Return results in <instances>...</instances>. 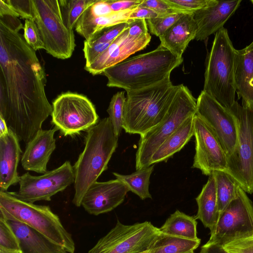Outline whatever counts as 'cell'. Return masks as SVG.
<instances>
[{"instance_id":"1","label":"cell","mask_w":253,"mask_h":253,"mask_svg":"<svg viewBox=\"0 0 253 253\" xmlns=\"http://www.w3.org/2000/svg\"><path fill=\"white\" fill-rule=\"evenodd\" d=\"M18 17H0V115L26 144L51 115L44 68L19 32Z\"/></svg>"},{"instance_id":"2","label":"cell","mask_w":253,"mask_h":253,"mask_svg":"<svg viewBox=\"0 0 253 253\" xmlns=\"http://www.w3.org/2000/svg\"><path fill=\"white\" fill-rule=\"evenodd\" d=\"M182 62V57L159 45L152 51L106 69L103 74L108 79V86L134 90L162 82Z\"/></svg>"},{"instance_id":"3","label":"cell","mask_w":253,"mask_h":253,"mask_svg":"<svg viewBox=\"0 0 253 253\" xmlns=\"http://www.w3.org/2000/svg\"><path fill=\"white\" fill-rule=\"evenodd\" d=\"M118 140L109 117L87 130L84 149L73 166L75 194L72 202L76 206H81L88 188L107 169Z\"/></svg>"},{"instance_id":"4","label":"cell","mask_w":253,"mask_h":253,"mask_svg":"<svg viewBox=\"0 0 253 253\" xmlns=\"http://www.w3.org/2000/svg\"><path fill=\"white\" fill-rule=\"evenodd\" d=\"M170 77L161 82L142 89L126 91L123 129L129 134L146 133L161 123L177 92Z\"/></svg>"},{"instance_id":"5","label":"cell","mask_w":253,"mask_h":253,"mask_svg":"<svg viewBox=\"0 0 253 253\" xmlns=\"http://www.w3.org/2000/svg\"><path fill=\"white\" fill-rule=\"evenodd\" d=\"M0 215L8 221L23 223L68 252H75L71 235L49 206L24 202L11 192L0 191Z\"/></svg>"},{"instance_id":"6","label":"cell","mask_w":253,"mask_h":253,"mask_svg":"<svg viewBox=\"0 0 253 253\" xmlns=\"http://www.w3.org/2000/svg\"><path fill=\"white\" fill-rule=\"evenodd\" d=\"M235 50L227 30L223 28L215 33L206 61L203 90L227 109L235 101Z\"/></svg>"},{"instance_id":"7","label":"cell","mask_w":253,"mask_h":253,"mask_svg":"<svg viewBox=\"0 0 253 253\" xmlns=\"http://www.w3.org/2000/svg\"><path fill=\"white\" fill-rule=\"evenodd\" d=\"M197 100L189 89L179 84L166 118L140 135L135 155V168L150 166L151 157L161 144L189 117L196 114Z\"/></svg>"},{"instance_id":"8","label":"cell","mask_w":253,"mask_h":253,"mask_svg":"<svg viewBox=\"0 0 253 253\" xmlns=\"http://www.w3.org/2000/svg\"><path fill=\"white\" fill-rule=\"evenodd\" d=\"M31 5L32 19L46 51L58 59L71 57L76 46L75 36L63 23L59 0H31Z\"/></svg>"},{"instance_id":"9","label":"cell","mask_w":253,"mask_h":253,"mask_svg":"<svg viewBox=\"0 0 253 253\" xmlns=\"http://www.w3.org/2000/svg\"><path fill=\"white\" fill-rule=\"evenodd\" d=\"M228 109L235 117L238 128L237 143L227 157L226 171L241 187L253 193V106H243L237 101Z\"/></svg>"},{"instance_id":"10","label":"cell","mask_w":253,"mask_h":253,"mask_svg":"<svg viewBox=\"0 0 253 253\" xmlns=\"http://www.w3.org/2000/svg\"><path fill=\"white\" fill-rule=\"evenodd\" d=\"M161 232L149 221L116 225L88 253H141L149 251Z\"/></svg>"},{"instance_id":"11","label":"cell","mask_w":253,"mask_h":253,"mask_svg":"<svg viewBox=\"0 0 253 253\" xmlns=\"http://www.w3.org/2000/svg\"><path fill=\"white\" fill-rule=\"evenodd\" d=\"M52 106L51 122L65 136L87 130L99 122L94 105L84 95L63 93Z\"/></svg>"},{"instance_id":"12","label":"cell","mask_w":253,"mask_h":253,"mask_svg":"<svg viewBox=\"0 0 253 253\" xmlns=\"http://www.w3.org/2000/svg\"><path fill=\"white\" fill-rule=\"evenodd\" d=\"M253 236V204L240 187L238 194L221 212L208 244L224 246Z\"/></svg>"},{"instance_id":"13","label":"cell","mask_w":253,"mask_h":253,"mask_svg":"<svg viewBox=\"0 0 253 253\" xmlns=\"http://www.w3.org/2000/svg\"><path fill=\"white\" fill-rule=\"evenodd\" d=\"M74 183L73 166L66 161L59 167L39 176L26 172L20 176L19 188L11 194L22 201L34 203L51 200V197Z\"/></svg>"},{"instance_id":"14","label":"cell","mask_w":253,"mask_h":253,"mask_svg":"<svg viewBox=\"0 0 253 253\" xmlns=\"http://www.w3.org/2000/svg\"><path fill=\"white\" fill-rule=\"evenodd\" d=\"M196 114L215 135L226 157L230 155L236 146L238 133L237 122L234 115L203 90L197 99Z\"/></svg>"},{"instance_id":"15","label":"cell","mask_w":253,"mask_h":253,"mask_svg":"<svg viewBox=\"0 0 253 253\" xmlns=\"http://www.w3.org/2000/svg\"><path fill=\"white\" fill-rule=\"evenodd\" d=\"M193 123L195 154L192 168L208 176L215 170H226L227 157L215 135L196 114Z\"/></svg>"},{"instance_id":"16","label":"cell","mask_w":253,"mask_h":253,"mask_svg":"<svg viewBox=\"0 0 253 253\" xmlns=\"http://www.w3.org/2000/svg\"><path fill=\"white\" fill-rule=\"evenodd\" d=\"M151 38L149 33L138 37H130L127 28L93 62L85 66L84 69L92 75L103 73L106 69L125 61L130 55L144 49L149 44Z\"/></svg>"},{"instance_id":"17","label":"cell","mask_w":253,"mask_h":253,"mask_svg":"<svg viewBox=\"0 0 253 253\" xmlns=\"http://www.w3.org/2000/svg\"><path fill=\"white\" fill-rule=\"evenodd\" d=\"M128 191L127 187L117 178L96 181L84 194L81 206L90 214L98 215L108 212L124 202Z\"/></svg>"},{"instance_id":"18","label":"cell","mask_w":253,"mask_h":253,"mask_svg":"<svg viewBox=\"0 0 253 253\" xmlns=\"http://www.w3.org/2000/svg\"><path fill=\"white\" fill-rule=\"evenodd\" d=\"M242 0H217L213 4L193 12L197 26L195 40L204 41L223 28Z\"/></svg>"},{"instance_id":"19","label":"cell","mask_w":253,"mask_h":253,"mask_svg":"<svg viewBox=\"0 0 253 253\" xmlns=\"http://www.w3.org/2000/svg\"><path fill=\"white\" fill-rule=\"evenodd\" d=\"M55 127L48 130H40L26 144L21 162L23 168L28 171L44 174L47 171V165L56 148Z\"/></svg>"},{"instance_id":"20","label":"cell","mask_w":253,"mask_h":253,"mask_svg":"<svg viewBox=\"0 0 253 253\" xmlns=\"http://www.w3.org/2000/svg\"><path fill=\"white\" fill-rule=\"evenodd\" d=\"M19 141L9 128L6 136L0 137V191L6 192L19 182L17 167L22 153Z\"/></svg>"},{"instance_id":"21","label":"cell","mask_w":253,"mask_h":253,"mask_svg":"<svg viewBox=\"0 0 253 253\" xmlns=\"http://www.w3.org/2000/svg\"><path fill=\"white\" fill-rule=\"evenodd\" d=\"M235 80L238 98L242 106H253V41L246 47L235 50Z\"/></svg>"},{"instance_id":"22","label":"cell","mask_w":253,"mask_h":253,"mask_svg":"<svg viewBox=\"0 0 253 253\" xmlns=\"http://www.w3.org/2000/svg\"><path fill=\"white\" fill-rule=\"evenodd\" d=\"M197 26L193 13L184 14L169 30L159 37L160 45L178 57L182 55L189 42L195 39Z\"/></svg>"},{"instance_id":"23","label":"cell","mask_w":253,"mask_h":253,"mask_svg":"<svg viewBox=\"0 0 253 253\" xmlns=\"http://www.w3.org/2000/svg\"><path fill=\"white\" fill-rule=\"evenodd\" d=\"M136 8L113 11L109 14L101 16L93 15L85 10L75 25L76 31L86 41H88L106 28L127 22L129 20L131 13Z\"/></svg>"},{"instance_id":"24","label":"cell","mask_w":253,"mask_h":253,"mask_svg":"<svg viewBox=\"0 0 253 253\" xmlns=\"http://www.w3.org/2000/svg\"><path fill=\"white\" fill-rule=\"evenodd\" d=\"M8 221L20 241L23 253H70L27 225Z\"/></svg>"},{"instance_id":"25","label":"cell","mask_w":253,"mask_h":253,"mask_svg":"<svg viewBox=\"0 0 253 253\" xmlns=\"http://www.w3.org/2000/svg\"><path fill=\"white\" fill-rule=\"evenodd\" d=\"M198 211L195 216L200 220L205 227L211 233L219 218L215 181L214 176H209L208 181L203 186L200 193L196 198Z\"/></svg>"},{"instance_id":"26","label":"cell","mask_w":253,"mask_h":253,"mask_svg":"<svg viewBox=\"0 0 253 253\" xmlns=\"http://www.w3.org/2000/svg\"><path fill=\"white\" fill-rule=\"evenodd\" d=\"M194 115L187 119L157 149L151 157L150 166L166 161L189 141L194 136Z\"/></svg>"},{"instance_id":"27","label":"cell","mask_w":253,"mask_h":253,"mask_svg":"<svg viewBox=\"0 0 253 253\" xmlns=\"http://www.w3.org/2000/svg\"><path fill=\"white\" fill-rule=\"evenodd\" d=\"M197 222L195 216L179 210L172 213L160 228L161 233L190 240H196Z\"/></svg>"},{"instance_id":"28","label":"cell","mask_w":253,"mask_h":253,"mask_svg":"<svg viewBox=\"0 0 253 253\" xmlns=\"http://www.w3.org/2000/svg\"><path fill=\"white\" fill-rule=\"evenodd\" d=\"M201 239L190 240L161 233L147 253H188L200 245Z\"/></svg>"},{"instance_id":"29","label":"cell","mask_w":253,"mask_h":253,"mask_svg":"<svg viewBox=\"0 0 253 253\" xmlns=\"http://www.w3.org/2000/svg\"><path fill=\"white\" fill-rule=\"evenodd\" d=\"M212 174L215 181L218 210L220 215L237 197L241 186L236 179L225 170H215Z\"/></svg>"},{"instance_id":"30","label":"cell","mask_w":253,"mask_h":253,"mask_svg":"<svg viewBox=\"0 0 253 253\" xmlns=\"http://www.w3.org/2000/svg\"><path fill=\"white\" fill-rule=\"evenodd\" d=\"M154 165L137 169L128 175L113 172L116 178L123 182L129 191L137 195L141 200L152 199L149 192L150 178L154 170Z\"/></svg>"},{"instance_id":"31","label":"cell","mask_w":253,"mask_h":253,"mask_svg":"<svg viewBox=\"0 0 253 253\" xmlns=\"http://www.w3.org/2000/svg\"><path fill=\"white\" fill-rule=\"evenodd\" d=\"M96 0H59L62 20L66 27L73 30L84 11Z\"/></svg>"},{"instance_id":"32","label":"cell","mask_w":253,"mask_h":253,"mask_svg":"<svg viewBox=\"0 0 253 253\" xmlns=\"http://www.w3.org/2000/svg\"><path fill=\"white\" fill-rule=\"evenodd\" d=\"M126 97L124 91L118 92L112 97L107 111L115 134L119 137L123 129Z\"/></svg>"},{"instance_id":"33","label":"cell","mask_w":253,"mask_h":253,"mask_svg":"<svg viewBox=\"0 0 253 253\" xmlns=\"http://www.w3.org/2000/svg\"><path fill=\"white\" fill-rule=\"evenodd\" d=\"M184 14L185 13H174L146 20L148 28L151 33L159 37L169 30Z\"/></svg>"},{"instance_id":"34","label":"cell","mask_w":253,"mask_h":253,"mask_svg":"<svg viewBox=\"0 0 253 253\" xmlns=\"http://www.w3.org/2000/svg\"><path fill=\"white\" fill-rule=\"evenodd\" d=\"M0 248L21 250L20 241L8 220L0 215Z\"/></svg>"},{"instance_id":"35","label":"cell","mask_w":253,"mask_h":253,"mask_svg":"<svg viewBox=\"0 0 253 253\" xmlns=\"http://www.w3.org/2000/svg\"><path fill=\"white\" fill-rule=\"evenodd\" d=\"M170 6L183 13L193 12L214 4L217 0H165Z\"/></svg>"},{"instance_id":"36","label":"cell","mask_w":253,"mask_h":253,"mask_svg":"<svg viewBox=\"0 0 253 253\" xmlns=\"http://www.w3.org/2000/svg\"><path fill=\"white\" fill-rule=\"evenodd\" d=\"M23 30L24 39L32 48L35 51L41 49H44V44L38 29L33 19L25 20Z\"/></svg>"},{"instance_id":"37","label":"cell","mask_w":253,"mask_h":253,"mask_svg":"<svg viewBox=\"0 0 253 253\" xmlns=\"http://www.w3.org/2000/svg\"><path fill=\"white\" fill-rule=\"evenodd\" d=\"M112 42H88L85 40L83 48L84 56L85 59V66H88L93 62L105 51Z\"/></svg>"},{"instance_id":"38","label":"cell","mask_w":253,"mask_h":253,"mask_svg":"<svg viewBox=\"0 0 253 253\" xmlns=\"http://www.w3.org/2000/svg\"><path fill=\"white\" fill-rule=\"evenodd\" d=\"M128 28L127 22L106 28L94 35L88 42H108L114 41Z\"/></svg>"},{"instance_id":"39","label":"cell","mask_w":253,"mask_h":253,"mask_svg":"<svg viewBox=\"0 0 253 253\" xmlns=\"http://www.w3.org/2000/svg\"><path fill=\"white\" fill-rule=\"evenodd\" d=\"M140 6L149 8L162 15L174 13H183L170 6L165 0H143Z\"/></svg>"},{"instance_id":"40","label":"cell","mask_w":253,"mask_h":253,"mask_svg":"<svg viewBox=\"0 0 253 253\" xmlns=\"http://www.w3.org/2000/svg\"><path fill=\"white\" fill-rule=\"evenodd\" d=\"M223 247L228 253H253V236L233 241Z\"/></svg>"},{"instance_id":"41","label":"cell","mask_w":253,"mask_h":253,"mask_svg":"<svg viewBox=\"0 0 253 253\" xmlns=\"http://www.w3.org/2000/svg\"><path fill=\"white\" fill-rule=\"evenodd\" d=\"M13 10L23 19H32L31 0H5Z\"/></svg>"},{"instance_id":"42","label":"cell","mask_w":253,"mask_h":253,"mask_svg":"<svg viewBox=\"0 0 253 253\" xmlns=\"http://www.w3.org/2000/svg\"><path fill=\"white\" fill-rule=\"evenodd\" d=\"M127 23L128 35L130 37H138L149 33L145 19H129Z\"/></svg>"},{"instance_id":"43","label":"cell","mask_w":253,"mask_h":253,"mask_svg":"<svg viewBox=\"0 0 253 253\" xmlns=\"http://www.w3.org/2000/svg\"><path fill=\"white\" fill-rule=\"evenodd\" d=\"M109 0L110 7L113 11H119L134 9L139 6L143 1V0Z\"/></svg>"},{"instance_id":"44","label":"cell","mask_w":253,"mask_h":253,"mask_svg":"<svg viewBox=\"0 0 253 253\" xmlns=\"http://www.w3.org/2000/svg\"><path fill=\"white\" fill-rule=\"evenodd\" d=\"M160 15L155 11L140 5L138 6L130 14L129 19H144L145 20L156 18Z\"/></svg>"},{"instance_id":"45","label":"cell","mask_w":253,"mask_h":253,"mask_svg":"<svg viewBox=\"0 0 253 253\" xmlns=\"http://www.w3.org/2000/svg\"><path fill=\"white\" fill-rule=\"evenodd\" d=\"M199 253H228V252L223 246L206 243L201 247Z\"/></svg>"},{"instance_id":"46","label":"cell","mask_w":253,"mask_h":253,"mask_svg":"<svg viewBox=\"0 0 253 253\" xmlns=\"http://www.w3.org/2000/svg\"><path fill=\"white\" fill-rule=\"evenodd\" d=\"M4 15L19 17L5 0H0V17Z\"/></svg>"},{"instance_id":"47","label":"cell","mask_w":253,"mask_h":253,"mask_svg":"<svg viewBox=\"0 0 253 253\" xmlns=\"http://www.w3.org/2000/svg\"><path fill=\"white\" fill-rule=\"evenodd\" d=\"M9 132V128L7 124L3 118L0 115V137L6 136Z\"/></svg>"},{"instance_id":"48","label":"cell","mask_w":253,"mask_h":253,"mask_svg":"<svg viewBox=\"0 0 253 253\" xmlns=\"http://www.w3.org/2000/svg\"><path fill=\"white\" fill-rule=\"evenodd\" d=\"M0 253H23L22 250H11L0 248Z\"/></svg>"},{"instance_id":"49","label":"cell","mask_w":253,"mask_h":253,"mask_svg":"<svg viewBox=\"0 0 253 253\" xmlns=\"http://www.w3.org/2000/svg\"><path fill=\"white\" fill-rule=\"evenodd\" d=\"M188 253H194V251H192V252H189Z\"/></svg>"},{"instance_id":"50","label":"cell","mask_w":253,"mask_h":253,"mask_svg":"<svg viewBox=\"0 0 253 253\" xmlns=\"http://www.w3.org/2000/svg\"><path fill=\"white\" fill-rule=\"evenodd\" d=\"M251 1H252V2H253V0H251Z\"/></svg>"},{"instance_id":"51","label":"cell","mask_w":253,"mask_h":253,"mask_svg":"<svg viewBox=\"0 0 253 253\" xmlns=\"http://www.w3.org/2000/svg\"><path fill=\"white\" fill-rule=\"evenodd\" d=\"M251 2H252V1H251ZM252 2V3L253 4V2Z\"/></svg>"}]
</instances>
